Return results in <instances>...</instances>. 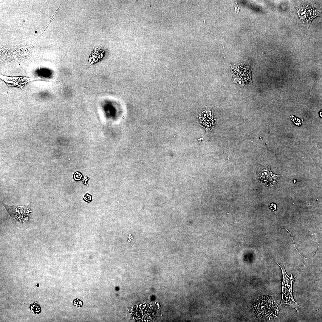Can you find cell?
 I'll return each mask as SVG.
<instances>
[{
    "label": "cell",
    "mask_w": 322,
    "mask_h": 322,
    "mask_svg": "<svg viewBox=\"0 0 322 322\" xmlns=\"http://www.w3.org/2000/svg\"><path fill=\"white\" fill-rule=\"evenodd\" d=\"M82 177V174L78 172H75L74 175V179L76 181L80 180L81 179Z\"/></svg>",
    "instance_id": "cell-9"
},
{
    "label": "cell",
    "mask_w": 322,
    "mask_h": 322,
    "mask_svg": "<svg viewBox=\"0 0 322 322\" xmlns=\"http://www.w3.org/2000/svg\"><path fill=\"white\" fill-rule=\"evenodd\" d=\"M231 69L233 78L236 84L243 86L252 83L251 70L249 66L238 64L233 66Z\"/></svg>",
    "instance_id": "cell-4"
},
{
    "label": "cell",
    "mask_w": 322,
    "mask_h": 322,
    "mask_svg": "<svg viewBox=\"0 0 322 322\" xmlns=\"http://www.w3.org/2000/svg\"><path fill=\"white\" fill-rule=\"evenodd\" d=\"M84 200L87 202H90L92 201V196L88 194H86L84 196Z\"/></svg>",
    "instance_id": "cell-11"
},
{
    "label": "cell",
    "mask_w": 322,
    "mask_h": 322,
    "mask_svg": "<svg viewBox=\"0 0 322 322\" xmlns=\"http://www.w3.org/2000/svg\"><path fill=\"white\" fill-rule=\"evenodd\" d=\"M271 258L280 267L282 273V298L281 305L295 308L298 312V309L303 307L296 302L293 298L292 287V282L295 276L293 277L291 275V277H290L287 275L285 269V265H283L281 261V265H280L273 259Z\"/></svg>",
    "instance_id": "cell-1"
},
{
    "label": "cell",
    "mask_w": 322,
    "mask_h": 322,
    "mask_svg": "<svg viewBox=\"0 0 322 322\" xmlns=\"http://www.w3.org/2000/svg\"><path fill=\"white\" fill-rule=\"evenodd\" d=\"M257 304L261 306L256 305L260 306L258 310L259 312L262 311L261 313L264 314L266 317H273L276 316L278 313V307H277L276 302L270 298L265 297L263 299H260Z\"/></svg>",
    "instance_id": "cell-5"
},
{
    "label": "cell",
    "mask_w": 322,
    "mask_h": 322,
    "mask_svg": "<svg viewBox=\"0 0 322 322\" xmlns=\"http://www.w3.org/2000/svg\"><path fill=\"white\" fill-rule=\"evenodd\" d=\"M30 310L35 314H38L41 311V308L38 304H32L30 307Z\"/></svg>",
    "instance_id": "cell-8"
},
{
    "label": "cell",
    "mask_w": 322,
    "mask_h": 322,
    "mask_svg": "<svg viewBox=\"0 0 322 322\" xmlns=\"http://www.w3.org/2000/svg\"><path fill=\"white\" fill-rule=\"evenodd\" d=\"M89 178L86 177H84L83 179V183L84 184H86L87 182H88Z\"/></svg>",
    "instance_id": "cell-12"
},
{
    "label": "cell",
    "mask_w": 322,
    "mask_h": 322,
    "mask_svg": "<svg viewBox=\"0 0 322 322\" xmlns=\"http://www.w3.org/2000/svg\"><path fill=\"white\" fill-rule=\"evenodd\" d=\"M0 78L3 80L8 86H16L23 90V87L28 83L32 81L40 80L39 78H29L25 76L12 77L5 76L0 74Z\"/></svg>",
    "instance_id": "cell-7"
},
{
    "label": "cell",
    "mask_w": 322,
    "mask_h": 322,
    "mask_svg": "<svg viewBox=\"0 0 322 322\" xmlns=\"http://www.w3.org/2000/svg\"><path fill=\"white\" fill-rule=\"evenodd\" d=\"M269 208L273 211H275L277 210V206L276 204L274 202L270 204L269 205Z\"/></svg>",
    "instance_id": "cell-10"
},
{
    "label": "cell",
    "mask_w": 322,
    "mask_h": 322,
    "mask_svg": "<svg viewBox=\"0 0 322 322\" xmlns=\"http://www.w3.org/2000/svg\"><path fill=\"white\" fill-rule=\"evenodd\" d=\"M134 320L137 321H150L156 317L155 309L150 304L134 306L131 310Z\"/></svg>",
    "instance_id": "cell-3"
},
{
    "label": "cell",
    "mask_w": 322,
    "mask_h": 322,
    "mask_svg": "<svg viewBox=\"0 0 322 322\" xmlns=\"http://www.w3.org/2000/svg\"><path fill=\"white\" fill-rule=\"evenodd\" d=\"M259 180L265 186L271 187L276 185L280 178V175L273 174L271 171L270 166L260 169L258 173Z\"/></svg>",
    "instance_id": "cell-6"
},
{
    "label": "cell",
    "mask_w": 322,
    "mask_h": 322,
    "mask_svg": "<svg viewBox=\"0 0 322 322\" xmlns=\"http://www.w3.org/2000/svg\"><path fill=\"white\" fill-rule=\"evenodd\" d=\"M3 206L10 215L12 222L16 226L20 227L23 225L27 224L31 212L30 204L26 206H10L4 204Z\"/></svg>",
    "instance_id": "cell-2"
}]
</instances>
